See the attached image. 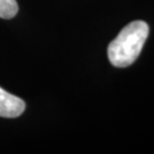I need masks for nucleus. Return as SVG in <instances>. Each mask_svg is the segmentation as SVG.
Wrapping results in <instances>:
<instances>
[{"label": "nucleus", "instance_id": "1", "mask_svg": "<svg viewBox=\"0 0 154 154\" xmlns=\"http://www.w3.org/2000/svg\"><path fill=\"white\" fill-rule=\"evenodd\" d=\"M149 31V25L144 21H134L125 26L107 47L111 64L116 67L131 65L143 49Z\"/></svg>", "mask_w": 154, "mask_h": 154}, {"label": "nucleus", "instance_id": "2", "mask_svg": "<svg viewBox=\"0 0 154 154\" xmlns=\"http://www.w3.org/2000/svg\"><path fill=\"white\" fill-rule=\"evenodd\" d=\"M25 110V102L0 88V116L17 118Z\"/></svg>", "mask_w": 154, "mask_h": 154}, {"label": "nucleus", "instance_id": "3", "mask_svg": "<svg viewBox=\"0 0 154 154\" xmlns=\"http://www.w3.org/2000/svg\"><path fill=\"white\" fill-rule=\"evenodd\" d=\"M18 11V5L16 0H0V17L11 20Z\"/></svg>", "mask_w": 154, "mask_h": 154}]
</instances>
